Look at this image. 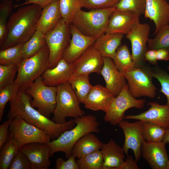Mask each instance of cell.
<instances>
[{
    "label": "cell",
    "instance_id": "1",
    "mask_svg": "<svg viewBox=\"0 0 169 169\" xmlns=\"http://www.w3.org/2000/svg\"><path fill=\"white\" fill-rule=\"evenodd\" d=\"M31 98L25 91L19 90L15 97L9 101L8 119L20 117L28 123L46 131L54 140L76 125L75 118L63 124L57 123L49 119L32 106Z\"/></svg>",
    "mask_w": 169,
    "mask_h": 169
},
{
    "label": "cell",
    "instance_id": "2",
    "mask_svg": "<svg viewBox=\"0 0 169 169\" xmlns=\"http://www.w3.org/2000/svg\"><path fill=\"white\" fill-rule=\"evenodd\" d=\"M42 10L39 5L32 4L19 8L11 13L8 19L6 36L0 50L24 43L32 37L37 30Z\"/></svg>",
    "mask_w": 169,
    "mask_h": 169
},
{
    "label": "cell",
    "instance_id": "3",
    "mask_svg": "<svg viewBox=\"0 0 169 169\" xmlns=\"http://www.w3.org/2000/svg\"><path fill=\"white\" fill-rule=\"evenodd\" d=\"M76 125L63 133L59 137L47 143L51 148V156L61 151L68 159L72 155L73 147L82 136L90 133H99L100 122L94 115L90 114L75 118Z\"/></svg>",
    "mask_w": 169,
    "mask_h": 169
},
{
    "label": "cell",
    "instance_id": "4",
    "mask_svg": "<svg viewBox=\"0 0 169 169\" xmlns=\"http://www.w3.org/2000/svg\"><path fill=\"white\" fill-rule=\"evenodd\" d=\"M49 49L46 44L35 54L18 64V72L14 82L19 90L25 91L49 68Z\"/></svg>",
    "mask_w": 169,
    "mask_h": 169
},
{
    "label": "cell",
    "instance_id": "5",
    "mask_svg": "<svg viewBox=\"0 0 169 169\" xmlns=\"http://www.w3.org/2000/svg\"><path fill=\"white\" fill-rule=\"evenodd\" d=\"M114 7L84 11L81 9L72 23L84 34L97 38L105 33L109 18Z\"/></svg>",
    "mask_w": 169,
    "mask_h": 169
},
{
    "label": "cell",
    "instance_id": "6",
    "mask_svg": "<svg viewBox=\"0 0 169 169\" xmlns=\"http://www.w3.org/2000/svg\"><path fill=\"white\" fill-rule=\"evenodd\" d=\"M57 87L56 104L52 119L57 123L63 124L67 117L76 118L84 115L85 112L68 82Z\"/></svg>",
    "mask_w": 169,
    "mask_h": 169
},
{
    "label": "cell",
    "instance_id": "7",
    "mask_svg": "<svg viewBox=\"0 0 169 169\" xmlns=\"http://www.w3.org/2000/svg\"><path fill=\"white\" fill-rule=\"evenodd\" d=\"M25 91L32 99L30 101L32 106L37 108L41 113L49 118L56 107L57 87L45 85L40 76L30 84Z\"/></svg>",
    "mask_w": 169,
    "mask_h": 169
},
{
    "label": "cell",
    "instance_id": "8",
    "mask_svg": "<svg viewBox=\"0 0 169 169\" xmlns=\"http://www.w3.org/2000/svg\"><path fill=\"white\" fill-rule=\"evenodd\" d=\"M71 35L69 24L61 18L56 26L45 34V39L49 51V69L55 67L62 59L69 45Z\"/></svg>",
    "mask_w": 169,
    "mask_h": 169
},
{
    "label": "cell",
    "instance_id": "9",
    "mask_svg": "<svg viewBox=\"0 0 169 169\" xmlns=\"http://www.w3.org/2000/svg\"><path fill=\"white\" fill-rule=\"evenodd\" d=\"M9 131V136L14 141L19 148L32 143L47 144L52 138L45 131L28 123L18 116L12 119Z\"/></svg>",
    "mask_w": 169,
    "mask_h": 169
},
{
    "label": "cell",
    "instance_id": "10",
    "mask_svg": "<svg viewBox=\"0 0 169 169\" xmlns=\"http://www.w3.org/2000/svg\"><path fill=\"white\" fill-rule=\"evenodd\" d=\"M145 102V99L135 98L130 92L127 84L111 101L105 112L104 120L112 125H118L125 119V112L127 110L132 108L142 109Z\"/></svg>",
    "mask_w": 169,
    "mask_h": 169
},
{
    "label": "cell",
    "instance_id": "11",
    "mask_svg": "<svg viewBox=\"0 0 169 169\" xmlns=\"http://www.w3.org/2000/svg\"><path fill=\"white\" fill-rule=\"evenodd\" d=\"M124 74L129 90L135 98L155 97L156 89L152 83V69L149 68L144 65L136 67Z\"/></svg>",
    "mask_w": 169,
    "mask_h": 169
},
{
    "label": "cell",
    "instance_id": "12",
    "mask_svg": "<svg viewBox=\"0 0 169 169\" xmlns=\"http://www.w3.org/2000/svg\"><path fill=\"white\" fill-rule=\"evenodd\" d=\"M150 29L148 24L140 22L125 36L131 43V55L136 67L144 65L145 54L148 50L147 43Z\"/></svg>",
    "mask_w": 169,
    "mask_h": 169
},
{
    "label": "cell",
    "instance_id": "13",
    "mask_svg": "<svg viewBox=\"0 0 169 169\" xmlns=\"http://www.w3.org/2000/svg\"><path fill=\"white\" fill-rule=\"evenodd\" d=\"M142 122L141 120H137L130 123L124 120L118 124L124 134L125 141L122 148L125 154L128 155L129 149H131L137 162L141 156V147L143 139L141 131Z\"/></svg>",
    "mask_w": 169,
    "mask_h": 169
},
{
    "label": "cell",
    "instance_id": "14",
    "mask_svg": "<svg viewBox=\"0 0 169 169\" xmlns=\"http://www.w3.org/2000/svg\"><path fill=\"white\" fill-rule=\"evenodd\" d=\"M69 28L71 38L62 59L72 63L93 44L97 38L84 34L72 24H69Z\"/></svg>",
    "mask_w": 169,
    "mask_h": 169
},
{
    "label": "cell",
    "instance_id": "15",
    "mask_svg": "<svg viewBox=\"0 0 169 169\" xmlns=\"http://www.w3.org/2000/svg\"><path fill=\"white\" fill-rule=\"evenodd\" d=\"M72 63L74 72L72 77L93 72L100 74L104 64L103 58L92 44Z\"/></svg>",
    "mask_w": 169,
    "mask_h": 169
},
{
    "label": "cell",
    "instance_id": "16",
    "mask_svg": "<svg viewBox=\"0 0 169 169\" xmlns=\"http://www.w3.org/2000/svg\"><path fill=\"white\" fill-rule=\"evenodd\" d=\"M140 16L131 11L115 9L109 17L105 33H120L126 35L140 22Z\"/></svg>",
    "mask_w": 169,
    "mask_h": 169
},
{
    "label": "cell",
    "instance_id": "17",
    "mask_svg": "<svg viewBox=\"0 0 169 169\" xmlns=\"http://www.w3.org/2000/svg\"><path fill=\"white\" fill-rule=\"evenodd\" d=\"M162 141L148 142L143 138L141 147V156L147 162L151 169H165L168 157Z\"/></svg>",
    "mask_w": 169,
    "mask_h": 169
},
{
    "label": "cell",
    "instance_id": "18",
    "mask_svg": "<svg viewBox=\"0 0 169 169\" xmlns=\"http://www.w3.org/2000/svg\"><path fill=\"white\" fill-rule=\"evenodd\" d=\"M19 149L30 162L32 169H47L51 164V148L47 143L35 142L26 144Z\"/></svg>",
    "mask_w": 169,
    "mask_h": 169
},
{
    "label": "cell",
    "instance_id": "19",
    "mask_svg": "<svg viewBox=\"0 0 169 169\" xmlns=\"http://www.w3.org/2000/svg\"><path fill=\"white\" fill-rule=\"evenodd\" d=\"M104 64L100 74L106 83V88L115 97L117 96L127 84L124 74L115 66L112 59L103 57Z\"/></svg>",
    "mask_w": 169,
    "mask_h": 169
},
{
    "label": "cell",
    "instance_id": "20",
    "mask_svg": "<svg viewBox=\"0 0 169 169\" xmlns=\"http://www.w3.org/2000/svg\"><path fill=\"white\" fill-rule=\"evenodd\" d=\"M144 15L154 22L155 29L153 35H155L169 24V4L166 0H146Z\"/></svg>",
    "mask_w": 169,
    "mask_h": 169
},
{
    "label": "cell",
    "instance_id": "21",
    "mask_svg": "<svg viewBox=\"0 0 169 169\" xmlns=\"http://www.w3.org/2000/svg\"><path fill=\"white\" fill-rule=\"evenodd\" d=\"M149 109L137 115H127L125 119L151 122L166 130L169 129V105H161L156 102H150Z\"/></svg>",
    "mask_w": 169,
    "mask_h": 169
},
{
    "label": "cell",
    "instance_id": "22",
    "mask_svg": "<svg viewBox=\"0 0 169 169\" xmlns=\"http://www.w3.org/2000/svg\"><path fill=\"white\" fill-rule=\"evenodd\" d=\"M73 72V64L68 63L62 59L55 67L46 69L41 76L45 85L57 87L68 82L72 77Z\"/></svg>",
    "mask_w": 169,
    "mask_h": 169
},
{
    "label": "cell",
    "instance_id": "23",
    "mask_svg": "<svg viewBox=\"0 0 169 169\" xmlns=\"http://www.w3.org/2000/svg\"><path fill=\"white\" fill-rule=\"evenodd\" d=\"M113 94L106 88L100 85L93 86L84 104L87 109L105 112L113 98Z\"/></svg>",
    "mask_w": 169,
    "mask_h": 169
},
{
    "label": "cell",
    "instance_id": "24",
    "mask_svg": "<svg viewBox=\"0 0 169 169\" xmlns=\"http://www.w3.org/2000/svg\"><path fill=\"white\" fill-rule=\"evenodd\" d=\"M100 149L103 160V169H117L124 162V150L113 139L103 143Z\"/></svg>",
    "mask_w": 169,
    "mask_h": 169
},
{
    "label": "cell",
    "instance_id": "25",
    "mask_svg": "<svg viewBox=\"0 0 169 169\" xmlns=\"http://www.w3.org/2000/svg\"><path fill=\"white\" fill-rule=\"evenodd\" d=\"M59 1L55 0L42 8L37 30L45 34L57 25L62 18Z\"/></svg>",
    "mask_w": 169,
    "mask_h": 169
},
{
    "label": "cell",
    "instance_id": "26",
    "mask_svg": "<svg viewBox=\"0 0 169 169\" xmlns=\"http://www.w3.org/2000/svg\"><path fill=\"white\" fill-rule=\"evenodd\" d=\"M123 35L120 33H105L96 39L93 45L103 57L112 59L121 45Z\"/></svg>",
    "mask_w": 169,
    "mask_h": 169
},
{
    "label": "cell",
    "instance_id": "27",
    "mask_svg": "<svg viewBox=\"0 0 169 169\" xmlns=\"http://www.w3.org/2000/svg\"><path fill=\"white\" fill-rule=\"evenodd\" d=\"M103 143L93 133H88L79 139L74 145L72 155L79 158L101 149Z\"/></svg>",
    "mask_w": 169,
    "mask_h": 169
},
{
    "label": "cell",
    "instance_id": "28",
    "mask_svg": "<svg viewBox=\"0 0 169 169\" xmlns=\"http://www.w3.org/2000/svg\"><path fill=\"white\" fill-rule=\"evenodd\" d=\"M89 74H80L72 77L68 81L79 102L84 104L93 87L89 81Z\"/></svg>",
    "mask_w": 169,
    "mask_h": 169
},
{
    "label": "cell",
    "instance_id": "29",
    "mask_svg": "<svg viewBox=\"0 0 169 169\" xmlns=\"http://www.w3.org/2000/svg\"><path fill=\"white\" fill-rule=\"evenodd\" d=\"M112 60L117 69L124 74L136 67L133 60L131 54L125 44L118 47Z\"/></svg>",
    "mask_w": 169,
    "mask_h": 169
},
{
    "label": "cell",
    "instance_id": "30",
    "mask_svg": "<svg viewBox=\"0 0 169 169\" xmlns=\"http://www.w3.org/2000/svg\"><path fill=\"white\" fill-rule=\"evenodd\" d=\"M45 34L37 30L30 39L23 43L21 51L23 60L38 53L46 44Z\"/></svg>",
    "mask_w": 169,
    "mask_h": 169
},
{
    "label": "cell",
    "instance_id": "31",
    "mask_svg": "<svg viewBox=\"0 0 169 169\" xmlns=\"http://www.w3.org/2000/svg\"><path fill=\"white\" fill-rule=\"evenodd\" d=\"M142 121V134L145 141L153 142L162 141L166 130L156 123L150 121Z\"/></svg>",
    "mask_w": 169,
    "mask_h": 169
},
{
    "label": "cell",
    "instance_id": "32",
    "mask_svg": "<svg viewBox=\"0 0 169 169\" xmlns=\"http://www.w3.org/2000/svg\"><path fill=\"white\" fill-rule=\"evenodd\" d=\"M23 43L0 50V64L9 65L18 64L23 60L21 48Z\"/></svg>",
    "mask_w": 169,
    "mask_h": 169
},
{
    "label": "cell",
    "instance_id": "33",
    "mask_svg": "<svg viewBox=\"0 0 169 169\" xmlns=\"http://www.w3.org/2000/svg\"><path fill=\"white\" fill-rule=\"evenodd\" d=\"M59 7L62 18L69 24L82 8L80 0H59Z\"/></svg>",
    "mask_w": 169,
    "mask_h": 169
},
{
    "label": "cell",
    "instance_id": "34",
    "mask_svg": "<svg viewBox=\"0 0 169 169\" xmlns=\"http://www.w3.org/2000/svg\"><path fill=\"white\" fill-rule=\"evenodd\" d=\"M19 148L14 141L9 136L8 141L0 149V169H8Z\"/></svg>",
    "mask_w": 169,
    "mask_h": 169
},
{
    "label": "cell",
    "instance_id": "35",
    "mask_svg": "<svg viewBox=\"0 0 169 169\" xmlns=\"http://www.w3.org/2000/svg\"><path fill=\"white\" fill-rule=\"evenodd\" d=\"M155 35L154 38H149L148 50L163 49L169 52V24L162 28Z\"/></svg>",
    "mask_w": 169,
    "mask_h": 169
},
{
    "label": "cell",
    "instance_id": "36",
    "mask_svg": "<svg viewBox=\"0 0 169 169\" xmlns=\"http://www.w3.org/2000/svg\"><path fill=\"white\" fill-rule=\"evenodd\" d=\"M79 169H103V160L100 150L78 158Z\"/></svg>",
    "mask_w": 169,
    "mask_h": 169
},
{
    "label": "cell",
    "instance_id": "37",
    "mask_svg": "<svg viewBox=\"0 0 169 169\" xmlns=\"http://www.w3.org/2000/svg\"><path fill=\"white\" fill-rule=\"evenodd\" d=\"M14 6L10 0H3L0 4V46L3 43L6 34L7 26Z\"/></svg>",
    "mask_w": 169,
    "mask_h": 169
},
{
    "label": "cell",
    "instance_id": "38",
    "mask_svg": "<svg viewBox=\"0 0 169 169\" xmlns=\"http://www.w3.org/2000/svg\"><path fill=\"white\" fill-rule=\"evenodd\" d=\"M146 0H120L114 6L116 10L129 11L140 16L144 15Z\"/></svg>",
    "mask_w": 169,
    "mask_h": 169
},
{
    "label": "cell",
    "instance_id": "39",
    "mask_svg": "<svg viewBox=\"0 0 169 169\" xmlns=\"http://www.w3.org/2000/svg\"><path fill=\"white\" fill-rule=\"evenodd\" d=\"M19 89L14 82L0 89V121L2 120L5 105L16 96Z\"/></svg>",
    "mask_w": 169,
    "mask_h": 169
},
{
    "label": "cell",
    "instance_id": "40",
    "mask_svg": "<svg viewBox=\"0 0 169 169\" xmlns=\"http://www.w3.org/2000/svg\"><path fill=\"white\" fill-rule=\"evenodd\" d=\"M18 69V64L0 65V89L14 82Z\"/></svg>",
    "mask_w": 169,
    "mask_h": 169
},
{
    "label": "cell",
    "instance_id": "41",
    "mask_svg": "<svg viewBox=\"0 0 169 169\" xmlns=\"http://www.w3.org/2000/svg\"><path fill=\"white\" fill-rule=\"evenodd\" d=\"M152 74L153 77L156 78L160 82L161 86L160 91L166 96V105H169V74L158 67L152 69Z\"/></svg>",
    "mask_w": 169,
    "mask_h": 169
},
{
    "label": "cell",
    "instance_id": "42",
    "mask_svg": "<svg viewBox=\"0 0 169 169\" xmlns=\"http://www.w3.org/2000/svg\"><path fill=\"white\" fill-rule=\"evenodd\" d=\"M120 0H80L82 8L90 10L112 8Z\"/></svg>",
    "mask_w": 169,
    "mask_h": 169
},
{
    "label": "cell",
    "instance_id": "43",
    "mask_svg": "<svg viewBox=\"0 0 169 169\" xmlns=\"http://www.w3.org/2000/svg\"><path fill=\"white\" fill-rule=\"evenodd\" d=\"M32 169L31 163L24 154L19 149L13 159L8 169Z\"/></svg>",
    "mask_w": 169,
    "mask_h": 169
},
{
    "label": "cell",
    "instance_id": "44",
    "mask_svg": "<svg viewBox=\"0 0 169 169\" xmlns=\"http://www.w3.org/2000/svg\"><path fill=\"white\" fill-rule=\"evenodd\" d=\"M75 158L72 155L66 161L59 157L56 161L55 168L56 169H79Z\"/></svg>",
    "mask_w": 169,
    "mask_h": 169
},
{
    "label": "cell",
    "instance_id": "45",
    "mask_svg": "<svg viewBox=\"0 0 169 169\" xmlns=\"http://www.w3.org/2000/svg\"><path fill=\"white\" fill-rule=\"evenodd\" d=\"M13 119H10L4 121L0 125V149L6 142L8 138V133Z\"/></svg>",
    "mask_w": 169,
    "mask_h": 169
},
{
    "label": "cell",
    "instance_id": "46",
    "mask_svg": "<svg viewBox=\"0 0 169 169\" xmlns=\"http://www.w3.org/2000/svg\"><path fill=\"white\" fill-rule=\"evenodd\" d=\"M127 157L123 163L117 169H139L137 161L131 155H127Z\"/></svg>",
    "mask_w": 169,
    "mask_h": 169
},
{
    "label": "cell",
    "instance_id": "47",
    "mask_svg": "<svg viewBox=\"0 0 169 169\" xmlns=\"http://www.w3.org/2000/svg\"><path fill=\"white\" fill-rule=\"evenodd\" d=\"M54 0H28L22 3L14 5V8H18L28 4H35L39 5L43 8Z\"/></svg>",
    "mask_w": 169,
    "mask_h": 169
},
{
    "label": "cell",
    "instance_id": "48",
    "mask_svg": "<svg viewBox=\"0 0 169 169\" xmlns=\"http://www.w3.org/2000/svg\"><path fill=\"white\" fill-rule=\"evenodd\" d=\"M145 59L146 61H148L152 65H157L158 60L156 58V50H147L145 54Z\"/></svg>",
    "mask_w": 169,
    "mask_h": 169
},
{
    "label": "cell",
    "instance_id": "49",
    "mask_svg": "<svg viewBox=\"0 0 169 169\" xmlns=\"http://www.w3.org/2000/svg\"><path fill=\"white\" fill-rule=\"evenodd\" d=\"M157 60L167 61L169 60V52L167 50L160 49L156 50Z\"/></svg>",
    "mask_w": 169,
    "mask_h": 169
},
{
    "label": "cell",
    "instance_id": "50",
    "mask_svg": "<svg viewBox=\"0 0 169 169\" xmlns=\"http://www.w3.org/2000/svg\"><path fill=\"white\" fill-rule=\"evenodd\" d=\"M162 141L165 144L169 143V129L166 130Z\"/></svg>",
    "mask_w": 169,
    "mask_h": 169
},
{
    "label": "cell",
    "instance_id": "51",
    "mask_svg": "<svg viewBox=\"0 0 169 169\" xmlns=\"http://www.w3.org/2000/svg\"><path fill=\"white\" fill-rule=\"evenodd\" d=\"M165 169H169V160L167 162V164L165 168Z\"/></svg>",
    "mask_w": 169,
    "mask_h": 169
},
{
    "label": "cell",
    "instance_id": "52",
    "mask_svg": "<svg viewBox=\"0 0 169 169\" xmlns=\"http://www.w3.org/2000/svg\"><path fill=\"white\" fill-rule=\"evenodd\" d=\"M167 69L169 71V66L167 67Z\"/></svg>",
    "mask_w": 169,
    "mask_h": 169
},
{
    "label": "cell",
    "instance_id": "53",
    "mask_svg": "<svg viewBox=\"0 0 169 169\" xmlns=\"http://www.w3.org/2000/svg\"><path fill=\"white\" fill-rule=\"evenodd\" d=\"M16 1L18 2L20 1L21 0H15Z\"/></svg>",
    "mask_w": 169,
    "mask_h": 169
},
{
    "label": "cell",
    "instance_id": "54",
    "mask_svg": "<svg viewBox=\"0 0 169 169\" xmlns=\"http://www.w3.org/2000/svg\"><path fill=\"white\" fill-rule=\"evenodd\" d=\"M25 0V1H28V0Z\"/></svg>",
    "mask_w": 169,
    "mask_h": 169
}]
</instances>
